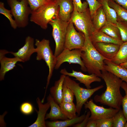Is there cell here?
<instances>
[{
    "label": "cell",
    "mask_w": 127,
    "mask_h": 127,
    "mask_svg": "<svg viewBox=\"0 0 127 127\" xmlns=\"http://www.w3.org/2000/svg\"><path fill=\"white\" fill-rule=\"evenodd\" d=\"M101 72V78L105 83L106 89L101 95H95L94 100L110 107L120 109L123 98L120 87L123 81L105 70Z\"/></svg>",
    "instance_id": "6da1fadb"
},
{
    "label": "cell",
    "mask_w": 127,
    "mask_h": 127,
    "mask_svg": "<svg viewBox=\"0 0 127 127\" xmlns=\"http://www.w3.org/2000/svg\"><path fill=\"white\" fill-rule=\"evenodd\" d=\"M85 36L84 44L81 49V57L87 71L89 74H94L101 77V71L105 70L104 60L107 59L95 48L89 37Z\"/></svg>",
    "instance_id": "7a4b0ae2"
},
{
    "label": "cell",
    "mask_w": 127,
    "mask_h": 127,
    "mask_svg": "<svg viewBox=\"0 0 127 127\" xmlns=\"http://www.w3.org/2000/svg\"><path fill=\"white\" fill-rule=\"evenodd\" d=\"M59 7L56 0H50L37 9L32 11L30 20L44 29L52 20L59 17Z\"/></svg>",
    "instance_id": "3957f363"
},
{
    "label": "cell",
    "mask_w": 127,
    "mask_h": 127,
    "mask_svg": "<svg viewBox=\"0 0 127 127\" xmlns=\"http://www.w3.org/2000/svg\"><path fill=\"white\" fill-rule=\"evenodd\" d=\"M63 84L72 91L76 100V113L78 116L80 114L82 107L88 100L96 92L104 87L103 85L93 88H85L81 87L79 83L66 75Z\"/></svg>",
    "instance_id": "277c9868"
},
{
    "label": "cell",
    "mask_w": 127,
    "mask_h": 127,
    "mask_svg": "<svg viewBox=\"0 0 127 127\" xmlns=\"http://www.w3.org/2000/svg\"><path fill=\"white\" fill-rule=\"evenodd\" d=\"M35 45L36 47V60L42 59L45 61L49 69V73L47 78V83L44 95L45 96L56 63V57L53 54L50 46L49 40L43 39L41 41L36 39Z\"/></svg>",
    "instance_id": "5b68a950"
},
{
    "label": "cell",
    "mask_w": 127,
    "mask_h": 127,
    "mask_svg": "<svg viewBox=\"0 0 127 127\" xmlns=\"http://www.w3.org/2000/svg\"><path fill=\"white\" fill-rule=\"evenodd\" d=\"M7 2L17 27H26L32 12L27 0H7Z\"/></svg>",
    "instance_id": "8992f818"
},
{
    "label": "cell",
    "mask_w": 127,
    "mask_h": 127,
    "mask_svg": "<svg viewBox=\"0 0 127 127\" xmlns=\"http://www.w3.org/2000/svg\"><path fill=\"white\" fill-rule=\"evenodd\" d=\"M71 20L78 29L85 36H90L95 31L89 8L78 12L74 7Z\"/></svg>",
    "instance_id": "52a82bcc"
},
{
    "label": "cell",
    "mask_w": 127,
    "mask_h": 127,
    "mask_svg": "<svg viewBox=\"0 0 127 127\" xmlns=\"http://www.w3.org/2000/svg\"><path fill=\"white\" fill-rule=\"evenodd\" d=\"M69 22L64 21L58 17L52 20L49 23L52 27V35L55 43L54 54L56 57L64 49L65 37Z\"/></svg>",
    "instance_id": "ba28073f"
},
{
    "label": "cell",
    "mask_w": 127,
    "mask_h": 127,
    "mask_svg": "<svg viewBox=\"0 0 127 127\" xmlns=\"http://www.w3.org/2000/svg\"><path fill=\"white\" fill-rule=\"evenodd\" d=\"M81 49L70 50L67 48H64L56 57V63L55 69H58L63 63L67 62L69 64H79L81 66L82 70L86 72V69L81 59Z\"/></svg>",
    "instance_id": "9c48e42d"
},
{
    "label": "cell",
    "mask_w": 127,
    "mask_h": 127,
    "mask_svg": "<svg viewBox=\"0 0 127 127\" xmlns=\"http://www.w3.org/2000/svg\"><path fill=\"white\" fill-rule=\"evenodd\" d=\"M85 36L82 32L76 31L71 20L68 25L64 45V48L70 50L81 49L85 42Z\"/></svg>",
    "instance_id": "30bf717a"
},
{
    "label": "cell",
    "mask_w": 127,
    "mask_h": 127,
    "mask_svg": "<svg viewBox=\"0 0 127 127\" xmlns=\"http://www.w3.org/2000/svg\"><path fill=\"white\" fill-rule=\"evenodd\" d=\"M84 108L88 109L91 112L89 119H98L112 117L119 110L111 107L106 108L98 106L91 99L84 104Z\"/></svg>",
    "instance_id": "8fae6325"
},
{
    "label": "cell",
    "mask_w": 127,
    "mask_h": 127,
    "mask_svg": "<svg viewBox=\"0 0 127 127\" xmlns=\"http://www.w3.org/2000/svg\"><path fill=\"white\" fill-rule=\"evenodd\" d=\"M60 73L65 75L75 77V80L79 81L80 83H83L87 88H91V85L94 82H100L101 81L100 77L94 74L89 75L84 74L80 71H77L72 70L71 72H67L65 68L62 69Z\"/></svg>",
    "instance_id": "7c38bea8"
},
{
    "label": "cell",
    "mask_w": 127,
    "mask_h": 127,
    "mask_svg": "<svg viewBox=\"0 0 127 127\" xmlns=\"http://www.w3.org/2000/svg\"><path fill=\"white\" fill-rule=\"evenodd\" d=\"M34 40L29 36H27L25 40L24 45L16 52H8L15 57H17L21 60L22 62L27 61L30 60L32 55L36 52V49L34 46Z\"/></svg>",
    "instance_id": "4fadbf2b"
},
{
    "label": "cell",
    "mask_w": 127,
    "mask_h": 127,
    "mask_svg": "<svg viewBox=\"0 0 127 127\" xmlns=\"http://www.w3.org/2000/svg\"><path fill=\"white\" fill-rule=\"evenodd\" d=\"M8 53V51L1 50L0 51V62L1 67L0 70V80H3L5 74L8 72L13 69L16 67L18 62H22L19 58L15 57L9 58L6 57L5 55Z\"/></svg>",
    "instance_id": "5bb4252c"
},
{
    "label": "cell",
    "mask_w": 127,
    "mask_h": 127,
    "mask_svg": "<svg viewBox=\"0 0 127 127\" xmlns=\"http://www.w3.org/2000/svg\"><path fill=\"white\" fill-rule=\"evenodd\" d=\"M93 45L101 55L110 60L116 54L120 45L113 43L103 42L97 43Z\"/></svg>",
    "instance_id": "9a60e30c"
},
{
    "label": "cell",
    "mask_w": 127,
    "mask_h": 127,
    "mask_svg": "<svg viewBox=\"0 0 127 127\" xmlns=\"http://www.w3.org/2000/svg\"><path fill=\"white\" fill-rule=\"evenodd\" d=\"M56 0L59 7V17L64 21L69 22L74 9L72 0Z\"/></svg>",
    "instance_id": "2e32d148"
},
{
    "label": "cell",
    "mask_w": 127,
    "mask_h": 127,
    "mask_svg": "<svg viewBox=\"0 0 127 127\" xmlns=\"http://www.w3.org/2000/svg\"><path fill=\"white\" fill-rule=\"evenodd\" d=\"M47 101L50 103L51 109L49 113L46 114L45 120L49 119L55 121L68 119L63 112L59 105L55 101L50 94L47 98Z\"/></svg>",
    "instance_id": "e0dca14e"
},
{
    "label": "cell",
    "mask_w": 127,
    "mask_h": 127,
    "mask_svg": "<svg viewBox=\"0 0 127 127\" xmlns=\"http://www.w3.org/2000/svg\"><path fill=\"white\" fill-rule=\"evenodd\" d=\"M36 102L38 104L39 110H35L37 113V117L35 121L28 127H46L45 117L47 112L50 107L49 103L47 102L43 103L39 97L36 99Z\"/></svg>",
    "instance_id": "ac0fdd59"
},
{
    "label": "cell",
    "mask_w": 127,
    "mask_h": 127,
    "mask_svg": "<svg viewBox=\"0 0 127 127\" xmlns=\"http://www.w3.org/2000/svg\"><path fill=\"white\" fill-rule=\"evenodd\" d=\"M105 70L109 72L123 81L127 83V69L120 65L116 64L111 61L104 60Z\"/></svg>",
    "instance_id": "d6986e66"
},
{
    "label": "cell",
    "mask_w": 127,
    "mask_h": 127,
    "mask_svg": "<svg viewBox=\"0 0 127 127\" xmlns=\"http://www.w3.org/2000/svg\"><path fill=\"white\" fill-rule=\"evenodd\" d=\"M85 113L80 116H77L72 119H67L61 121L55 120L46 122V127H67L81 122L85 118Z\"/></svg>",
    "instance_id": "ffe728a7"
},
{
    "label": "cell",
    "mask_w": 127,
    "mask_h": 127,
    "mask_svg": "<svg viewBox=\"0 0 127 127\" xmlns=\"http://www.w3.org/2000/svg\"><path fill=\"white\" fill-rule=\"evenodd\" d=\"M65 76L62 74L59 79L55 82L54 86L50 89L51 95L59 105L62 103L63 87Z\"/></svg>",
    "instance_id": "44dd1931"
},
{
    "label": "cell",
    "mask_w": 127,
    "mask_h": 127,
    "mask_svg": "<svg viewBox=\"0 0 127 127\" xmlns=\"http://www.w3.org/2000/svg\"><path fill=\"white\" fill-rule=\"evenodd\" d=\"M89 37L93 44L98 42H103L111 43L120 45L123 42L122 40L114 39L100 31H95Z\"/></svg>",
    "instance_id": "7402d4cb"
},
{
    "label": "cell",
    "mask_w": 127,
    "mask_h": 127,
    "mask_svg": "<svg viewBox=\"0 0 127 127\" xmlns=\"http://www.w3.org/2000/svg\"><path fill=\"white\" fill-rule=\"evenodd\" d=\"M95 31H99L107 21L102 6L97 10L92 18Z\"/></svg>",
    "instance_id": "603a6c76"
},
{
    "label": "cell",
    "mask_w": 127,
    "mask_h": 127,
    "mask_svg": "<svg viewBox=\"0 0 127 127\" xmlns=\"http://www.w3.org/2000/svg\"><path fill=\"white\" fill-rule=\"evenodd\" d=\"M99 31L114 39L122 40L119 30L116 24L107 21Z\"/></svg>",
    "instance_id": "cb8c5ba5"
},
{
    "label": "cell",
    "mask_w": 127,
    "mask_h": 127,
    "mask_svg": "<svg viewBox=\"0 0 127 127\" xmlns=\"http://www.w3.org/2000/svg\"><path fill=\"white\" fill-rule=\"evenodd\" d=\"M102 5L108 21L116 24L117 16L115 10L109 5L108 0H97Z\"/></svg>",
    "instance_id": "d4e9b609"
},
{
    "label": "cell",
    "mask_w": 127,
    "mask_h": 127,
    "mask_svg": "<svg viewBox=\"0 0 127 127\" xmlns=\"http://www.w3.org/2000/svg\"><path fill=\"white\" fill-rule=\"evenodd\" d=\"M111 61L119 65L127 61V41L120 45L117 52Z\"/></svg>",
    "instance_id": "484cf974"
},
{
    "label": "cell",
    "mask_w": 127,
    "mask_h": 127,
    "mask_svg": "<svg viewBox=\"0 0 127 127\" xmlns=\"http://www.w3.org/2000/svg\"><path fill=\"white\" fill-rule=\"evenodd\" d=\"M63 113L68 119H72L77 116L76 106L73 102L62 103L59 104Z\"/></svg>",
    "instance_id": "4316f807"
},
{
    "label": "cell",
    "mask_w": 127,
    "mask_h": 127,
    "mask_svg": "<svg viewBox=\"0 0 127 127\" xmlns=\"http://www.w3.org/2000/svg\"><path fill=\"white\" fill-rule=\"evenodd\" d=\"M109 5L115 11L117 19L127 23V9L117 4L112 0H108Z\"/></svg>",
    "instance_id": "83f0119b"
},
{
    "label": "cell",
    "mask_w": 127,
    "mask_h": 127,
    "mask_svg": "<svg viewBox=\"0 0 127 127\" xmlns=\"http://www.w3.org/2000/svg\"><path fill=\"white\" fill-rule=\"evenodd\" d=\"M113 127H125L127 120L121 109L112 117Z\"/></svg>",
    "instance_id": "f1b7e54d"
},
{
    "label": "cell",
    "mask_w": 127,
    "mask_h": 127,
    "mask_svg": "<svg viewBox=\"0 0 127 127\" xmlns=\"http://www.w3.org/2000/svg\"><path fill=\"white\" fill-rule=\"evenodd\" d=\"M0 13L6 17L9 21L12 27L16 29L17 27L16 24L13 18V15L11 10L6 9L4 7V3L2 2H0Z\"/></svg>",
    "instance_id": "f546056e"
},
{
    "label": "cell",
    "mask_w": 127,
    "mask_h": 127,
    "mask_svg": "<svg viewBox=\"0 0 127 127\" xmlns=\"http://www.w3.org/2000/svg\"><path fill=\"white\" fill-rule=\"evenodd\" d=\"M74 96L72 90L63 84V87L62 103L73 102Z\"/></svg>",
    "instance_id": "4dcf8cb0"
},
{
    "label": "cell",
    "mask_w": 127,
    "mask_h": 127,
    "mask_svg": "<svg viewBox=\"0 0 127 127\" xmlns=\"http://www.w3.org/2000/svg\"><path fill=\"white\" fill-rule=\"evenodd\" d=\"M116 25L119 30L122 40L127 41V23L117 19Z\"/></svg>",
    "instance_id": "1f68e13d"
},
{
    "label": "cell",
    "mask_w": 127,
    "mask_h": 127,
    "mask_svg": "<svg viewBox=\"0 0 127 127\" xmlns=\"http://www.w3.org/2000/svg\"><path fill=\"white\" fill-rule=\"evenodd\" d=\"M34 108L32 104L30 102H25L22 103L20 107L21 113L25 115H29L34 112Z\"/></svg>",
    "instance_id": "d6a6232c"
},
{
    "label": "cell",
    "mask_w": 127,
    "mask_h": 127,
    "mask_svg": "<svg viewBox=\"0 0 127 127\" xmlns=\"http://www.w3.org/2000/svg\"><path fill=\"white\" fill-rule=\"evenodd\" d=\"M121 87L124 91L125 95L123 98L122 100L121 105L122 110L124 116L127 121V83L125 82H122Z\"/></svg>",
    "instance_id": "836d02e7"
},
{
    "label": "cell",
    "mask_w": 127,
    "mask_h": 127,
    "mask_svg": "<svg viewBox=\"0 0 127 127\" xmlns=\"http://www.w3.org/2000/svg\"><path fill=\"white\" fill-rule=\"evenodd\" d=\"M89 6L92 19L97 10L102 6L97 0H86Z\"/></svg>",
    "instance_id": "e575fe53"
},
{
    "label": "cell",
    "mask_w": 127,
    "mask_h": 127,
    "mask_svg": "<svg viewBox=\"0 0 127 127\" xmlns=\"http://www.w3.org/2000/svg\"><path fill=\"white\" fill-rule=\"evenodd\" d=\"M50 0H27L32 11L35 10L48 2Z\"/></svg>",
    "instance_id": "d590c367"
},
{
    "label": "cell",
    "mask_w": 127,
    "mask_h": 127,
    "mask_svg": "<svg viewBox=\"0 0 127 127\" xmlns=\"http://www.w3.org/2000/svg\"><path fill=\"white\" fill-rule=\"evenodd\" d=\"M72 1L74 7L79 12H83L87 8L88 5L87 1L82 3L81 0H72Z\"/></svg>",
    "instance_id": "8d00e7d4"
},
{
    "label": "cell",
    "mask_w": 127,
    "mask_h": 127,
    "mask_svg": "<svg viewBox=\"0 0 127 127\" xmlns=\"http://www.w3.org/2000/svg\"><path fill=\"white\" fill-rule=\"evenodd\" d=\"M97 127H112V118H108L96 120Z\"/></svg>",
    "instance_id": "74e56055"
},
{
    "label": "cell",
    "mask_w": 127,
    "mask_h": 127,
    "mask_svg": "<svg viewBox=\"0 0 127 127\" xmlns=\"http://www.w3.org/2000/svg\"><path fill=\"white\" fill-rule=\"evenodd\" d=\"M91 115L90 111L87 112L85 117L83 120L80 123L73 125L72 126L74 127H85L86 126Z\"/></svg>",
    "instance_id": "f35d334b"
},
{
    "label": "cell",
    "mask_w": 127,
    "mask_h": 127,
    "mask_svg": "<svg viewBox=\"0 0 127 127\" xmlns=\"http://www.w3.org/2000/svg\"><path fill=\"white\" fill-rule=\"evenodd\" d=\"M117 4L127 9V0H112Z\"/></svg>",
    "instance_id": "ab89813d"
},
{
    "label": "cell",
    "mask_w": 127,
    "mask_h": 127,
    "mask_svg": "<svg viewBox=\"0 0 127 127\" xmlns=\"http://www.w3.org/2000/svg\"><path fill=\"white\" fill-rule=\"evenodd\" d=\"M86 127H97L96 120L93 119H89Z\"/></svg>",
    "instance_id": "60d3db41"
},
{
    "label": "cell",
    "mask_w": 127,
    "mask_h": 127,
    "mask_svg": "<svg viewBox=\"0 0 127 127\" xmlns=\"http://www.w3.org/2000/svg\"><path fill=\"white\" fill-rule=\"evenodd\" d=\"M120 65L127 69V61Z\"/></svg>",
    "instance_id": "b9f144b4"
},
{
    "label": "cell",
    "mask_w": 127,
    "mask_h": 127,
    "mask_svg": "<svg viewBox=\"0 0 127 127\" xmlns=\"http://www.w3.org/2000/svg\"><path fill=\"white\" fill-rule=\"evenodd\" d=\"M125 127H127V121L125 124Z\"/></svg>",
    "instance_id": "7bdbcfd3"
},
{
    "label": "cell",
    "mask_w": 127,
    "mask_h": 127,
    "mask_svg": "<svg viewBox=\"0 0 127 127\" xmlns=\"http://www.w3.org/2000/svg\"></svg>",
    "instance_id": "ee69618b"
},
{
    "label": "cell",
    "mask_w": 127,
    "mask_h": 127,
    "mask_svg": "<svg viewBox=\"0 0 127 127\" xmlns=\"http://www.w3.org/2000/svg\"></svg>",
    "instance_id": "f6af8a7d"
}]
</instances>
